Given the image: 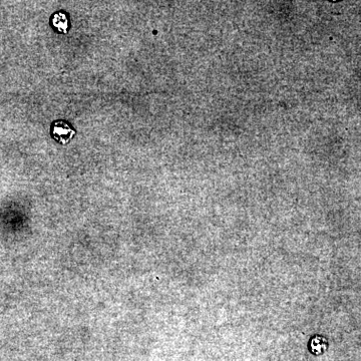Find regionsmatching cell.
<instances>
[{
    "instance_id": "1",
    "label": "cell",
    "mask_w": 361,
    "mask_h": 361,
    "mask_svg": "<svg viewBox=\"0 0 361 361\" xmlns=\"http://www.w3.org/2000/svg\"><path fill=\"white\" fill-rule=\"evenodd\" d=\"M51 134L56 142L65 145L73 138L75 131L66 122L59 121L52 125Z\"/></svg>"
},
{
    "instance_id": "2",
    "label": "cell",
    "mask_w": 361,
    "mask_h": 361,
    "mask_svg": "<svg viewBox=\"0 0 361 361\" xmlns=\"http://www.w3.org/2000/svg\"><path fill=\"white\" fill-rule=\"evenodd\" d=\"M51 23H52L54 29H56V31H59L60 33H66L67 32L68 21H67V17L65 15V13L58 12V13L53 14L52 20H51Z\"/></svg>"
}]
</instances>
